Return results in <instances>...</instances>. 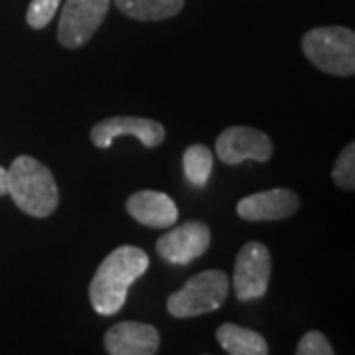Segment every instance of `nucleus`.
<instances>
[{
    "instance_id": "obj_10",
    "label": "nucleus",
    "mask_w": 355,
    "mask_h": 355,
    "mask_svg": "<svg viewBox=\"0 0 355 355\" xmlns=\"http://www.w3.org/2000/svg\"><path fill=\"white\" fill-rule=\"evenodd\" d=\"M160 334L150 324L119 322L105 334V349L109 355H156Z\"/></svg>"
},
{
    "instance_id": "obj_12",
    "label": "nucleus",
    "mask_w": 355,
    "mask_h": 355,
    "mask_svg": "<svg viewBox=\"0 0 355 355\" xmlns=\"http://www.w3.org/2000/svg\"><path fill=\"white\" fill-rule=\"evenodd\" d=\"M127 211L146 227L164 229L178 221V207L162 191L140 190L127 200Z\"/></svg>"
},
{
    "instance_id": "obj_16",
    "label": "nucleus",
    "mask_w": 355,
    "mask_h": 355,
    "mask_svg": "<svg viewBox=\"0 0 355 355\" xmlns=\"http://www.w3.org/2000/svg\"><path fill=\"white\" fill-rule=\"evenodd\" d=\"M331 180L338 188L342 190H354L355 188V144L349 142L342 154L338 156L334 172H331Z\"/></svg>"
},
{
    "instance_id": "obj_9",
    "label": "nucleus",
    "mask_w": 355,
    "mask_h": 355,
    "mask_svg": "<svg viewBox=\"0 0 355 355\" xmlns=\"http://www.w3.org/2000/svg\"><path fill=\"white\" fill-rule=\"evenodd\" d=\"M127 135L137 137L144 146L154 148L162 144L166 130L160 123L142 116H111L91 128V140L99 148H109L119 137H127Z\"/></svg>"
},
{
    "instance_id": "obj_15",
    "label": "nucleus",
    "mask_w": 355,
    "mask_h": 355,
    "mask_svg": "<svg viewBox=\"0 0 355 355\" xmlns=\"http://www.w3.org/2000/svg\"><path fill=\"white\" fill-rule=\"evenodd\" d=\"M214 170V156L209 148L202 144H193L184 153V174L191 186L203 188Z\"/></svg>"
},
{
    "instance_id": "obj_19",
    "label": "nucleus",
    "mask_w": 355,
    "mask_h": 355,
    "mask_svg": "<svg viewBox=\"0 0 355 355\" xmlns=\"http://www.w3.org/2000/svg\"><path fill=\"white\" fill-rule=\"evenodd\" d=\"M8 193V170L0 166V196Z\"/></svg>"
},
{
    "instance_id": "obj_18",
    "label": "nucleus",
    "mask_w": 355,
    "mask_h": 355,
    "mask_svg": "<svg viewBox=\"0 0 355 355\" xmlns=\"http://www.w3.org/2000/svg\"><path fill=\"white\" fill-rule=\"evenodd\" d=\"M296 355H334L331 343L322 331L312 330L302 336L296 345Z\"/></svg>"
},
{
    "instance_id": "obj_14",
    "label": "nucleus",
    "mask_w": 355,
    "mask_h": 355,
    "mask_svg": "<svg viewBox=\"0 0 355 355\" xmlns=\"http://www.w3.org/2000/svg\"><path fill=\"white\" fill-rule=\"evenodd\" d=\"M186 0H114L121 12L140 22H158L176 16Z\"/></svg>"
},
{
    "instance_id": "obj_17",
    "label": "nucleus",
    "mask_w": 355,
    "mask_h": 355,
    "mask_svg": "<svg viewBox=\"0 0 355 355\" xmlns=\"http://www.w3.org/2000/svg\"><path fill=\"white\" fill-rule=\"evenodd\" d=\"M60 8V0H32L28 6L26 22L34 30H42L50 24Z\"/></svg>"
},
{
    "instance_id": "obj_11",
    "label": "nucleus",
    "mask_w": 355,
    "mask_h": 355,
    "mask_svg": "<svg viewBox=\"0 0 355 355\" xmlns=\"http://www.w3.org/2000/svg\"><path fill=\"white\" fill-rule=\"evenodd\" d=\"M300 207L298 196L288 188L259 191L237 203V214L247 221H277L294 216Z\"/></svg>"
},
{
    "instance_id": "obj_4",
    "label": "nucleus",
    "mask_w": 355,
    "mask_h": 355,
    "mask_svg": "<svg viewBox=\"0 0 355 355\" xmlns=\"http://www.w3.org/2000/svg\"><path fill=\"white\" fill-rule=\"evenodd\" d=\"M229 294V279L223 270H205L191 277L178 292L168 296V312L174 318H196L216 312Z\"/></svg>"
},
{
    "instance_id": "obj_5",
    "label": "nucleus",
    "mask_w": 355,
    "mask_h": 355,
    "mask_svg": "<svg viewBox=\"0 0 355 355\" xmlns=\"http://www.w3.org/2000/svg\"><path fill=\"white\" fill-rule=\"evenodd\" d=\"M111 0H67L60 16L58 40L67 50L81 48L107 16Z\"/></svg>"
},
{
    "instance_id": "obj_1",
    "label": "nucleus",
    "mask_w": 355,
    "mask_h": 355,
    "mask_svg": "<svg viewBox=\"0 0 355 355\" xmlns=\"http://www.w3.org/2000/svg\"><path fill=\"white\" fill-rule=\"evenodd\" d=\"M148 254L125 245L105 257L89 284V300L97 314L114 316L127 302L128 288L148 268Z\"/></svg>"
},
{
    "instance_id": "obj_8",
    "label": "nucleus",
    "mask_w": 355,
    "mask_h": 355,
    "mask_svg": "<svg viewBox=\"0 0 355 355\" xmlns=\"http://www.w3.org/2000/svg\"><path fill=\"white\" fill-rule=\"evenodd\" d=\"M209 241L211 233L205 223L188 221L164 233L156 243V251L168 263L188 265L209 249Z\"/></svg>"
},
{
    "instance_id": "obj_3",
    "label": "nucleus",
    "mask_w": 355,
    "mask_h": 355,
    "mask_svg": "<svg viewBox=\"0 0 355 355\" xmlns=\"http://www.w3.org/2000/svg\"><path fill=\"white\" fill-rule=\"evenodd\" d=\"M302 50L320 71L347 77L355 73V34L349 28L326 26L306 32Z\"/></svg>"
},
{
    "instance_id": "obj_6",
    "label": "nucleus",
    "mask_w": 355,
    "mask_h": 355,
    "mask_svg": "<svg viewBox=\"0 0 355 355\" xmlns=\"http://www.w3.org/2000/svg\"><path fill=\"white\" fill-rule=\"evenodd\" d=\"M270 280V253L263 243L251 241L243 245L235 259L233 286L237 300L249 302L263 298Z\"/></svg>"
},
{
    "instance_id": "obj_7",
    "label": "nucleus",
    "mask_w": 355,
    "mask_h": 355,
    "mask_svg": "<svg viewBox=\"0 0 355 355\" xmlns=\"http://www.w3.org/2000/svg\"><path fill=\"white\" fill-rule=\"evenodd\" d=\"M216 150L221 162L231 166L245 160L266 162L272 156V142L259 128L229 127L217 137Z\"/></svg>"
},
{
    "instance_id": "obj_2",
    "label": "nucleus",
    "mask_w": 355,
    "mask_h": 355,
    "mask_svg": "<svg viewBox=\"0 0 355 355\" xmlns=\"http://www.w3.org/2000/svg\"><path fill=\"white\" fill-rule=\"evenodd\" d=\"M8 196L24 214L48 217L58 209L60 191L51 172L32 156H18L8 170Z\"/></svg>"
},
{
    "instance_id": "obj_13",
    "label": "nucleus",
    "mask_w": 355,
    "mask_h": 355,
    "mask_svg": "<svg viewBox=\"0 0 355 355\" xmlns=\"http://www.w3.org/2000/svg\"><path fill=\"white\" fill-rule=\"evenodd\" d=\"M219 345L229 355H268V343L259 331L237 324H221L216 334Z\"/></svg>"
}]
</instances>
